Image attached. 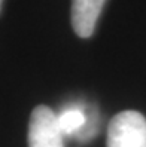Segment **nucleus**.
<instances>
[{"instance_id": "nucleus-1", "label": "nucleus", "mask_w": 146, "mask_h": 147, "mask_svg": "<svg viewBox=\"0 0 146 147\" xmlns=\"http://www.w3.org/2000/svg\"><path fill=\"white\" fill-rule=\"evenodd\" d=\"M107 147H146V119L142 113H118L107 128Z\"/></svg>"}, {"instance_id": "nucleus-2", "label": "nucleus", "mask_w": 146, "mask_h": 147, "mask_svg": "<svg viewBox=\"0 0 146 147\" xmlns=\"http://www.w3.org/2000/svg\"><path fill=\"white\" fill-rule=\"evenodd\" d=\"M29 147H64L57 115L48 106L34 107L29 122Z\"/></svg>"}, {"instance_id": "nucleus-3", "label": "nucleus", "mask_w": 146, "mask_h": 147, "mask_svg": "<svg viewBox=\"0 0 146 147\" xmlns=\"http://www.w3.org/2000/svg\"><path fill=\"white\" fill-rule=\"evenodd\" d=\"M106 0H72V25L79 37H91Z\"/></svg>"}, {"instance_id": "nucleus-4", "label": "nucleus", "mask_w": 146, "mask_h": 147, "mask_svg": "<svg viewBox=\"0 0 146 147\" xmlns=\"http://www.w3.org/2000/svg\"><path fill=\"white\" fill-rule=\"evenodd\" d=\"M91 110H84L81 106H69L57 115V123L63 135H78L88 123Z\"/></svg>"}, {"instance_id": "nucleus-5", "label": "nucleus", "mask_w": 146, "mask_h": 147, "mask_svg": "<svg viewBox=\"0 0 146 147\" xmlns=\"http://www.w3.org/2000/svg\"><path fill=\"white\" fill-rule=\"evenodd\" d=\"M2 5H3V0H0V11H2Z\"/></svg>"}]
</instances>
